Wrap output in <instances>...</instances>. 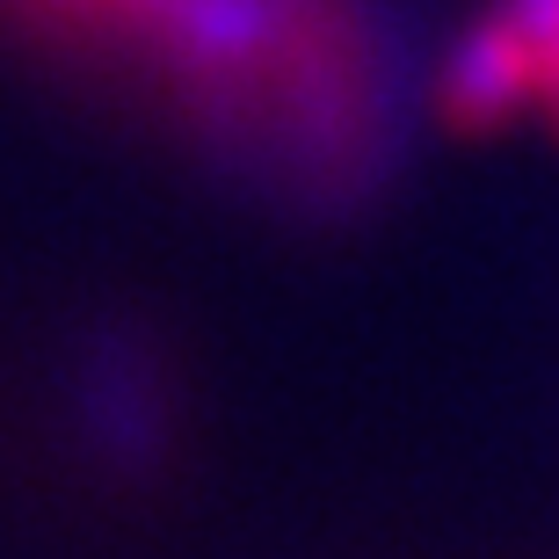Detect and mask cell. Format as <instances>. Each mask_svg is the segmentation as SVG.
I'll return each mask as SVG.
<instances>
[{
	"label": "cell",
	"mask_w": 559,
	"mask_h": 559,
	"mask_svg": "<svg viewBox=\"0 0 559 559\" xmlns=\"http://www.w3.org/2000/svg\"><path fill=\"white\" fill-rule=\"evenodd\" d=\"M436 103L457 131L538 117L559 139V0H487V15L443 59Z\"/></svg>",
	"instance_id": "obj_2"
},
{
	"label": "cell",
	"mask_w": 559,
	"mask_h": 559,
	"mask_svg": "<svg viewBox=\"0 0 559 559\" xmlns=\"http://www.w3.org/2000/svg\"><path fill=\"white\" fill-rule=\"evenodd\" d=\"M73 51L131 59L197 139L349 189L378 145V44L356 0H8Z\"/></svg>",
	"instance_id": "obj_1"
}]
</instances>
